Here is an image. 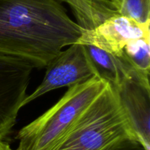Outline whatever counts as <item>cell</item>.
<instances>
[{
    "mask_svg": "<svg viewBox=\"0 0 150 150\" xmlns=\"http://www.w3.org/2000/svg\"><path fill=\"white\" fill-rule=\"evenodd\" d=\"M83 29L58 0H0V52L46 67Z\"/></svg>",
    "mask_w": 150,
    "mask_h": 150,
    "instance_id": "cell-1",
    "label": "cell"
},
{
    "mask_svg": "<svg viewBox=\"0 0 150 150\" xmlns=\"http://www.w3.org/2000/svg\"><path fill=\"white\" fill-rule=\"evenodd\" d=\"M108 82L99 76L69 87L46 112L18 131L15 150H53L83 110L105 90Z\"/></svg>",
    "mask_w": 150,
    "mask_h": 150,
    "instance_id": "cell-2",
    "label": "cell"
},
{
    "mask_svg": "<svg viewBox=\"0 0 150 150\" xmlns=\"http://www.w3.org/2000/svg\"><path fill=\"white\" fill-rule=\"evenodd\" d=\"M126 138L136 141L117 93L108 83L53 150H103Z\"/></svg>",
    "mask_w": 150,
    "mask_h": 150,
    "instance_id": "cell-3",
    "label": "cell"
},
{
    "mask_svg": "<svg viewBox=\"0 0 150 150\" xmlns=\"http://www.w3.org/2000/svg\"><path fill=\"white\" fill-rule=\"evenodd\" d=\"M34 69L38 68L30 60L0 52V141L16 124Z\"/></svg>",
    "mask_w": 150,
    "mask_h": 150,
    "instance_id": "cell-4",
    "label": "cell"
},
{
    "mask_svg": "<svg viewBox=\"0 0 150 150\" xmlns=\"http://www.w3.org/2000/svg\"><path fill=\"white\" fill-rule=\"evenodd\" d=\"M45 68L46 72L42 82L26 97L23 106L53 90L69 88L99 76L84 45L79 43L71 44L66 50L61 51Z\"/></svg>",
    "mask_w": 150,
    "mask_h": 150,
    "instance_id": "cell-5",
    "label": "cell"
},
{
    "mask_svg": "<svg viewBox=\"0 0 150 150\" xmlns=\"http://www.w3.org/2000/svg\"><path fill=\"white\" fill-rule=\"evenodd\" d=\"M149 22L139 23L120 14L114 15L89 30L83 29L77 43L91 45L120 57L125 46L132 40L150 35Z\"/></svg>",
    "mask_w": 150,
    "mask_h": 150,
    "instance_id": "cell-6",
    "label": "cell"
},
{
    "mask_svg": "<svg viewBox=\"0 0 150 150\" xmlns=\"http://www.w3.org/2000/svg\"><path fill=\"white\" fill-rule=\"evenodd\" d=\"M114 90L136 141L145 150H150L149 82L136 74Z\"/></svg>",
    "mask_w": 150,
    "mask_h": 150,
    "instance_id": "cell-7",
    "label": "cell"
},
{
    "mask_svg": "<svg viewBox=\"0 0 150 150\" xmlns=\"http://www.w3.org/2000/svg\"><path fill=\"white\" fill-rule=\"evenodd\" d=\"M84 46L99 76L113 88H117L124 80L138 74L122 56L117 57L94 46Z\"/></svg>",
    "mask_w": 150,
    "mask_h": 150,
    "instance_id": "cell-8",
    "label": "cell"
},
{
    "mask_svg": "<svg viewBox=\"0 0 150 150\" xmlns=\"http://www.w3.org/2000/svg\"><path fill=\"white\" fill-rule=\"evenodd\" d=\"M67 3L74 13L76 23L85 30L92 29L114 15L120 14L110 0H58Z\"/></svg>",
    "mask_w": 150,
    "mask_h": 150,
    "instance_id": "cell-9",
    "label": "cell"
},
{
    "mask_svg": "<svg viewBox=\"0 0 150 150\" xmlns=\"http://www.w3.org/2000/svg\"><path fill=\"white\" fill-rule=\"evenodd\" d=\"M121 56L144 80L149 82L150 35L136 38L127 43Z\"/></svg>",
    "mask_w": 150,
    "mask_h": 150,
    "instance_id": "cell-10",
    "label": "cell"
},
{
    "mask_svg": "<svg viewBox=\"0 0 150 150\" xmlns=\"http://www.w3.org/2000/svg\"><path fill=\"white\" fill-rule=\"evenodd\" d=\"M115 7L120 15L139 23L150 21V0H115Z\"/></svg>",
    "mask_w": 150,
    "mask_h": 150,
    "instance_id": "cell-11",
    "label": "cell"
},
{
    "mask_svg": "<svg viewBox=\"0 0 150 150\" xmlns=\"http://www.w3.org/2000/svg\"><path fill=\"white\" fill-rule=\"evenodd\" d=\"M103 150H145V149L138 141L126 138L111 144Z\"/></svg>",
    "mask_w": 150,
    "mask_h": 150,
    "instance_id": "cell-12",
    "label": "cell"
},
{
    "mask_svg": "<svg viewBox=\"0 0 150 150\" xmlns=\"http://www.w3.org/2000/svg\"><path fill=\"white\" fill-rule=\"evenodd\" d=\"M0 150H15L10 147L8 144L4 142V141H0Z\"/></svg>",
    "mask_w": 150,
    "mask_h": 150,
    "instance_id": "cell-13",
    "label": "cell"
},
{
    "mask_svg": "<svg viewBox=\"0 0 150 150\" xmlns=\"http://www.w3.org/2000/svg\"><path fill=\"white\" fill-rule=\"evenodd\" d=\"M110 1H111L113 2V4H114V6H115V0H110Z\"/></svg>",
    "mask_w": 150,
    "mask_h": 150,
    "instance_id": "cell-14",
    "label": "cell"
}]
</instances>
